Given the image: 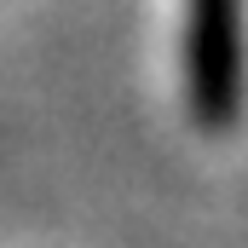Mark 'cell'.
Listing matches in <instances>:
<instances>
[{"label":"cell","instance_id":"cell-1","mask_svg":"<svg viewBox=\"0 0 248 248\" xmlns=\"http://www.w3.org/2000/svg\"><path fill=\"white\" fill-rule=\"evenodd\" d=\"M185 75H190V110L208 133L243 116V81H248V46H243V0H190L185 23Z\"/></svg>","mask_w":248,"mask_h":248}]
</instances>
